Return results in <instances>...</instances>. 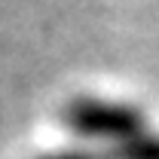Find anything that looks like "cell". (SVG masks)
Masks as SVG:
<instances>
[{"instance_id": "6da1fadb", "label": "cell", "mask_w": 159, "mask_h": 159, "mask_svg": "<svg viewBox=\"0 0 159 159\" xmlns=\"http://www.w3.org/2000/svg\"><path fill=\"white\" fill-rule=\"evenodd\" d=\"M64 125H70L83 138H110L122 141L138 135L144 116L135 107L125 104H110V101H95V98H80L64 110Z\"/></svg>"}, {"instance_id": "3957f363", "label": "cell", "mask_w": 159, "mask_h": 159, "mask_svg": "<svg viewBox=\"0 0 159 159\" xmlns=\"http://www.w3.org/2000/svg\"><path fill=\"white\" fill-rule=\"evenodd\" d=\"M40 159H110L107 150H58V153H46Z\"/></svg>"}, {"instance_id": "7a4b0ae2", "label": "cell", "mask_w": 159, "mask_h": 159, "mask_svg": "<svg viewBox=\"0 0 159 159\" xmlns=\"http://www.w3.org/2000/svg\"><path fill=\"white\" fill-rule=\"evenodd\" d=\"M110 159H159V138L150 135H132V138L113 141L107 147Z\"/></svg>"}]
</instances>
